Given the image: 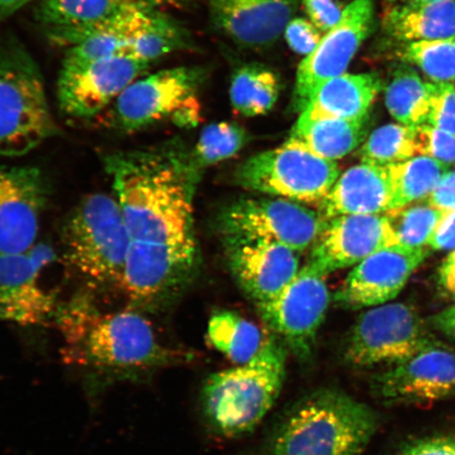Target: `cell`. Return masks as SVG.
Masks as SVG:
<instances>
[{
    "label": "cell",
    "instance_id": "cell-38",
    "mask_svg": "<svg viewBox=\"0 0 455 455\" xmlns=\"http://www.w3.org/2000/svg\"><path fill=\"white\" fill-rule=\"evenodd\" d=\"M303 4L309 20L322 33L337 26L345 10L338 0H303Z\"/></svg>",
    "mask_w": 455,
    "mask_h": 455
},
{
    "label": "cell",
    "instance_id": "cell-16",
    "mask_svg": "<svg viewBox=\"0 0 455 455\" xmlns=\"http://www.w3.org/2000/svg\"><path fill=\"white\" fill-rule=\"evenodd\" d=\"M375 396L387 403H432L455 396V351L435 340L417 355L372 379Z\"/></svg>",
    "mask_w": 455,
    "mask_h": 455
},
{
    "label": "cell",
    "instance_id": "cell-9",
    "mask_svg": "<svg viewBox=\"0 0 455 455\" xmlns=\"http://www.w3.org/2000/svg\"><path fill=\"white\" fill-rule=\"evenodd\" d=\"M340 175L337 162L312 153L289 138L281 147L250 157L238 167L244 189L297 203H321Z\"/></svg>",
    "mask_w": 455,
    "mask_h": 455
},
{
    "label": "cell",
    "instance_id": "cell-28",
    "mask_svg": "<svg viewBox=\"0 0 455 455\" xmlns=\"http://www.w3.org/2000/svg\"><path fill=\"white\" fill-rule=\"evenodd\" d=\"M280 92V78L275 71L264 66H243L232 77L231 104L243 116L268 113L276 104Z\"/></svg>",
    "mask_w": 455,
    "mask_h": 455
},
{
    "label": "cell",
    "instance_id": "cell-33",
    "mask_svg": "<svg viewBox=\"0 0 455 455\" xmlns=\"http://www.w3.org/2000/svg\"><path fill=\"white\" fill-rule=\"evenodd\" d=\"M248 134L241 124L219 123L209 124L203 130L193 158V169L212 166L237 155L247 144Z\"/></svg>",
    "mask_w": 455,
    "mask_h": 455
},
{
    "label": "cell",
    "instance_id": "cell-36",
    "mask_svg": "<svg viewBox=\"0 0 455 455\" xmlns=\"http://www.w3.org/2000/svg\"><path fill=\"white\" fill-rule=\"evenodd\" d=\"M417 153L443 164L455 163V135L441 129L424 124L417 128Z\"/></svg>",
    "mask_w": 455,
    "mask_h": 455
},
{
    "label": "cell",
    "instance_id": "cell-37",
    "mask_svg": "<svg viewBox=\"0 0 455 455\" xmlns=\"http://www.w3.org/2000/svg\"><path fill=\"white\" fill-rule=\"evenodd\" d=\"M284 38L295 53L308 56L321 43L322 32L308 20L292 19L283 31Z\"/></svg>",
    "mask_w": 455,
    "mask_h": 455
},
{
    "label": "cell",
    "instance_id": "cell-35",
    "mask_svg": "<svg viewBox=\"0 0 455 455\" xmlns=\"http://www.w3.org/2000/svg\"><path fill=\"white\" fill-rule=\"evenodd\" d=\"M430 126L455 135V87L451 83H429Z\"/></svg>",
    "mask_w": 455,
    "mask_h": 455
},
{
    "label": "cell",
    "instance_id": "cell-24",
    "mask_svg": "<svg viewBox=\"0 0 455 455\" xmlns=\"http://www.w3.org/2000/svg\"><path fill=\"white\" fill-rule=\"evenodd\" d=\"M190 0H41L34 17L44 28L98 24L135 10L181 7Z\"/></svg>",
    "mask_w": 455,
    "mask_h": 455
},
{
    "label": "cell",
    "instance_id": "cell-20",
    "mask_svg": "<svg viewBox=\"0 0 455 455\" xmlns=\"http://www.w3.org/2000/svg\"><path fill=\"white\" fill-rule=\"evenodd\" d=\"M236 281L255 304L275 299L299 271V255L283 244L264 240L227 241Z\"/></svg>",
    "mask_w": 455,
    "mask_h": 455
},
{
    "label": "cell",
    "instance_id": "cell-19",
    "mask_svg": "<svg viewBox=\"0 0 455 455\" xmlns=\"http://www.w3.org/2000/svg\"><path fill=\"white\" fill-rule=\"evenodd\" d=\"M398 243L385 213L341 215L326 221L308 264L327 276Z\"/></svg>",
    "mask_w": 455,
    "mask_h": 455
},
{
    "label": "cell",
    "instance_id": "cell-39",
    "mask_svg": "<svg viewBox=\"0 0 455 455\" xmlns=\"http://www.w3.org/2000/svg\"><path fill=\"white\" fill-rule=\"evenodd\" d=\"M395 455H455V434L414 441Z\"/></svg>",
    "mask_w": 455,
    "mask_h": 455
},
{
    "label": "cell",
    "instance_id": "cell-14",
    "mask_svg": "<svg viewBox=\"0 0 455 455\" xmlns=\"http://www.w3.org/2000/svg\"><path fill=\"white\" fill-rule=\"evenodd\" d=\"M373 25V0H354L347 5L338 25L300 62L294 90L295 110L304 111L321 84L343 76Z\"/></svg>",
    "mask_w": 455,
    "mask_h": 455
},
{
    "label": "cell",
    "instance_id": "cell-43",
    "mask_svg": "<svg viewBox=\"0 0 455 455\" xmlns=\"http://www.w3.org/2000/svg\"><path fill=\"white\" fill-rule=\"evenodd\" d=\"M431 323L440 331L455 335V306L432 317Z\"/></svg>",
    "mask_w": 455,
    "mask_h": 455
},
{
    "label": "cell",
    "instance_id": "cell-2",
    "mask_svg": "<svg viewBox=\"0 0 455 455\" xmlns=\"http://www.w3.org/2000/svg\"><path fill=\"white\" fill-rule=\"evenodd\" d=\"M55 323L65 340L66 363L78 370L93 396L114 384L144 382L159 370L192 360L164 345L144 313L104 312L89 295L60 305Z\"/></svg>",
    "mask_w": 455,
    "mask_h": 455
},
{
    "label": "cell",
    "instance_id": "cell-1",
    "mask_svg": "<svg viewBox=\"0 0 455 455\" xmlns=\"http://www.w3.org/2000/svg\"><path fill=\"white\" fill-rule=\"evenodd\" d=\"M126 224L130 251L123 290L128 308L156 312L195 270V169L173 150L141 149L104 157Z\"/></svg>",
    "mask_w": 455,
    "mask_h": 455
},
{
    "label": "cell",
    "instance_id": "cell-45",
    "mask_svg": "<svg viewBox=\"0 0 455 455\" xmlns=\"http://www.w3.org/2000/svg\"><path fill=\"white\" fill-rule=\"evenodd\" d=\"M435 2H442V0H407L409 4H427Z\"/></svg>",
    "mask_w": 455,
    "mask_h": 455
},
{
    "label": "cell",
    "instance_id": "cell-17",
    "mask_svg": "<svg viewBox=\"0 0 455 455\" xmlns=\"http://www.w3.org/2000/svg\"><path fill=\"white\" fill-rule=\"evenodd\" d=\"M49 198L42 170L0 166V254H17L36 246Z\"/></svg>",
    "mask_w": 455,
    "mask_h": 455
},
{
    "label": "cell",
    "instance_id": "cell-8",
    "mask_svg": "<svg viewBox=\"0 0 455 455\" xmlns=\"http://www.w3.org/2000/svg\"><path fill=\"white\" fill-rule=\"evenodd\" d=\"M204 78L201 68L179 67L138 78L109 111L110 126L135 133L172 119L180 126H193L198 119L196 93Z\"/></svg>",
    "mask_w": 455,
    "mask_h": 455
},
{
    "label": "cell",
    "instance_id": "cell-22",
    "mask_svg": "<svg viewBox=\"0 0 455 455\" xmlns=\"http://www.w3.org/2000/svg\"><path fill=\"white\" fill-rule=\"evenodd\" d=\"M394 196L391 166L362 163L339 175L318 213L325 221L341 215L383 214L391 210Z\"/></svg>",
    "mask_w": 455,
    "mask_h": 455
},
{
    "label": "cell",
    "instance_id": "cell-21",
    "mask_svg": "<svg viewBox=\"0 0 455 455\" xmlns=\"http://www.w3.org/2000/svg\"><path fill=\"white\" fill-rule=\"evenodd\" d=\"M216 27L237 44L264 47L282 36L299 0H209Z\"/></svg>",
    "mask_w": 455,
    "mask_h": 455
},
{
    "label": "cell",
    "instance_id": "cell-41",
    "mask_svg": "<svg viewBox=\"0 0 455 455\" xmlns=\"http://www.w3.org/2000/svg\"><path fill=\"white\" fill-rule=\"evenodd\" d=\"M426 247L432 250H455V212H451L436 228Z\"/></svg>",
    "mask_w": 455,
    "mask_h": 455
},
{
    "label": "cell",
    "instance_id": "cell-15",
    "mask_svg": "<svg viewBox=\"0 0 455 455\" xmlns=\"http://www.w3.org/2000/svg\"><path fill=\"white\" fill-rule=\"evenodd\" d=\"M54 259L45 244L24 253L0 254V320L20 326L55 322L60 305L41 282L43 270Z\"/></svg>",
    "mask_w": 455,
    "mask_h": 455
},
{
    "label": "cell",
    "instance_id": "cell-29",
    "mask_svg": "<svg viewBox=\"0 0 455 455\" xmlns=\"http://www.w3.org/2000/svg\"><path fill=\"white\" fill-rule=\"evenodd\" d=\"M430 85L409 68L395 73L386 91L387 109L403 126L418 128L428 124Z\"/></svg>",
    "mask_w": 455,
    "mask_h": 455
},
{
    "label": "cell",
    "instance_id": "cell-3",
    "mask_svg": "<svg viewBox=\"0 0 455 455\" xmlns=\"http://www.w3.org/2000/svg\"><path fill=\"white\" fill-rule=\"evenodd\" d=\"M366 403L335 389L312 392L273 430L268 455H362L378 430Z\"/></svg>",
    "mask_w": 455,
    "mask_h": 455
},
{
    "label": "cell",
    "instance_id": "cell-25",
    "mask_svg": "<svg viewBox=\"0 0 455 455\" xmlns=\"http://www.w3.org/2000/svg\"><path fill=\"white\" fill-rule=\"evenodd\" d=\"M383 22L387 34L403 43L455 37V0L395 5Z\"/></svg>",
    "mask_w": 455,
    "mask_h": 455
},
{
    "label": "cell",
    "instance_id": "cell-11",
    "mask_svg": "<svg viewBox=\"0 0 455 455\" xmlns=\"http://www.w3.org/2000/svg\"><path fill=\"white\" fill-rule=\"evenodd\" d=\"M325 225L320 213L282 197L241 199L220 216L226 241H270L299 253L315 244Z\"/></svg>",
    "mask_w": 455,
    "mask_h": 455
},
{
    "label": "cell",
    "instance_id": "cell-23",
    "mask_svg": "<svg viewBox=\"0 0 455 455\" xmlns=\"http://www.w3.org/2000/svg\"><path fill=\"white\" fill-rule=\"evenodd\" d=\"M368 121L369 117L346 119L305 109L290 138L315 156L335 162L350 155L365 140Z\"/></svg>",
    "mask_w": 455,
    "mask_h": 455
},
{
    "label": "cell",
    "instance_id": "cell-13",
    "mask_svg": "<svg viewBox=\"0 0 455 455\" xmlns=\"http://www.w3.org/2000/svg\"><path fill=\"white\" fill-rule=\"evenodd\" d=\"M151 64L104 57L89 61H62L56 84L60 110L72 118H91L112 106Z\"/></svg>",
    "mask_w": 455,
    "mask_h": 455
},
{
    "label": "cell",
    "instance_id": "cell-42",
    "mask_svg": "<svg viewBox=\"0 0 455 455\" xmlns=\"http://www.w3.org/2000/svg\"><path fill=\"white\" fill-rule=\"evenodd\" d=\"M440 281L447 291L455 294V250L441 267Z\"/></svg>",
    "mask_w": 455,
    "mask_h": 455
},
{
    "label": "cell",
    "instance_id": "cell-26",
    "mask_svg": "<svg viewBox=\"0 0 455 455\" xmlns=\"http://www.w3.org/2000/svg\"><path fill=\"white\" fill-rule=\"evenodd\" d=\"M380 89L382 79L377 73H344L321 84L306 109L346 119L367 118Z\"/></svg>",
    "mask_w": 455,
    "mask_h": 455
},
{
    "label": "cell",
    "instance_id": "cell-30",
    "mask_svg": "<svg viewBox=\"0 0 455 455\" xmlns=\"http://www.w3.org/2000/svg\"><path fill=\"white\" fill-rule=\"evenodd\" d=\"M448 164L425 156L392 164L395 196L391 210L428 197L448 172Z\"/></svg>",
    "mask_w": 455,
    "mask_h": 455
},
{
    "label": "cell",
    "instance_id": "cell-40",
    "mask_svg": "<svg viewBox=\"0 0 455 455\" xmlns=\"http://www.w3.org/2000/svg\"><path fill=\"white\" fill-rule=\"evenodd\" d=\"M427 198L435 207L455 212V171L443 175L440 184Z\"/></svg>",
    "mask_w": 455,
    "mask_h": 455
},
{
    "label": "cell",
    "instance_id": "cell-27",
    "mask_svg": "<svg viewBox=\"0 0 455 455\" xmlns=\"http://www.w3.org/2000/svg\"><path fill=\"white\" fill-rule=\"evenodd\" d=\"M271 338L256 323L233 311L215 312L208 323L210 345L236 365L251 361Z\"/></svg>",
    "mask_w": 455,
    "mask_h": 455
},
{
    "label": "cell",
    "instance_id": "cell-32",
    "mask_svg": "<svg viewBox=\"0 0 455 455\" xmlns=\"http://www.w3.org/2000/svg\"><path fill=\"white\" fill-rule=\"evenodd\" d=\"M415 138L417 128L386 124L373 131L363 141L360 149L361 161L382 167L405 163L418 155Z\"/></svg>",
    "mask_w": 455,
    "mask_h": 455
},
{
    "label": "cell",
    "instance_id": "cell-4",
    "mask_svg": "<svg viewBox=\"0 0 455 455\" xmlns=\"http://www.w3.org/2000/svg\"><path fill=\"white\" fill-rule=\"evenodd\" d=\"M287 350L272 337L251 361L210 375L201 400L204 419L214 434L233 439L259 426L283 390Z\"/></svg>",
    "mask_w": 455,
    "mask_h": 455
},
{
    "label": "cell",
    "instance_id": "cell-44",
    "mask_svg": "<svg viewBox=\"0 0 455 455\" xmlns=\"http://www.w3.org/2000/svg\"><path fill=\"white\" fill-rule=\"evenodd\" d=\"M32 2L34 0H0V24Z\"/></svg>",
    "mask_w": 455,
    "mask_h": 455
},
{
    "label": "cell",
    "instance_id": "cell-31",
    "mask_svg": "<svg viewBox=\"0 0 455 455\" xmlns=\"http://www.w3.org/2000/svg\"><path fill=\"white\" fill-rule=\"evenodd\" d=\"M451 212L435 207L428 198L385 212L398 242L411 248L426 247L436 228Z\"/></svg>",
    "mask_w": 455,
    "mask_h": 455
},
{
    "label": "cell",
    "instance_id": "cell-7",
    "mask_svg": "<svg viewBox=\"0 0 455 455\" xmlns=\"http://www.w3.org/2000/svg\"><path fill=\"white\" fill-rule=\"evenodd\" d=\"M68 261L93 287H121L130 240L116 196L93 193L73 210L62 229Z\"/></svg>",
    "mask_w": 455,
    "mask_h": 455
},
{
    "label": "cell",
    "instance_id": "cell-18",
    "mask_svg": "<svg viewBox=\"0 0 455 455\" xmlns=\"http://www.w3.org/2000/svg\"><path fill=\"white\" fill-rule=\"evenodd\" d=\"M429 253L428 247L411 248L401 243L379 250L349 273L334 295L335 303L352 310L389 303Z\"/></svg>",
    "mask_w": 455,
    "mask_h": 455
},
{
    "label": "cell",
    "instance_id": "cell-10",
    "mask_svg": "<svg viewBox=\"0 0 455 455\" xmlns=\"http://www.w3.org/2000/svg\"><path fill=\"white\" fill-rule=\"evenodd\" d=\"M435 340L413 306L384 304L358 316L346 339L343 358L355 368L394 365Z\"/></svg>",
    "mask_w": 455,
    "mask_h": 455
},
{
    "label": "cell",
    "instance_id": "cell-5",
    "mask_svg": "<svg viewBox=\"0 0 455 455\" xmlns=\"http://www.w3.org/2000/svg\"><path fill=\"white\" fill-rule=\"evenodd\" d=\"M49 41L66 48L65 60L124 57L152 64L189 47V34L164 10H135L98 24L44 28Z\"/></svg>",
    "mask_w": 455,
    "mask_h": 455
},
{
    "label": "cell",
    "instance_id": "cell-6",
    "mask_svg": "<svg viewBox=\"0 0 455 455\" xmlns=\"http://www.w3.org/2000/svg\"><path fill=\"white\" fill-rule=\"evenodd\" d=\"M59 134L41 68L14 34H5L0 41V156H26Z\"/></svg>",
    "mask_w": 455,
    "mask_h": 455
},
{
    "label": "cell",
    "instance_id": "cell-12",
    "mask_svg": "<svg viewBox=\"0 0 455 455\" xmlns=\"http://www.w3.org/2000/svg\"><path fill=\"white\" fill-rule=\"evenodd\" d=\"M325 275L306 265L275 299L256 304L265 325L301 363H310L325 320L330 293Z\"/></svg>",
    "mask_w": 455,
    "mask_h": 455
},
{
    "label": "cell",
    "instance_id": "cell-34",
    "mask_svg": "<svg viewBox=\"0 0 455 455\" xmlns=\"http://www.w3.org/2000/svg\"><path fill=\"white\" fill-rule=\"evenodd\" d=\"M405 57L435 83L455 81V37L409 43Z\"/></svg>",
    "mask_w": 455,
    "mask_h": 455
}]
</instances>
